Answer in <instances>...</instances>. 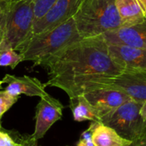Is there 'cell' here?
<instances>
[{
  "instance_id": "d4e9b609",
  "label": "cell",
  "mask_w": 146,
  "mask_h": 146,
  "mask_svg": "<svg viewBox=\"0 0 146 146\" xmlns=\"http://www.w3.org/2000/svg\"><path fill=\"white\" fill-rule=\"evenodd\" d=\"M139 3H140V4L142 6L143 9H144L145 13L146 14V0H139Z\"/></svg>"
},
{
  "instance_id": "2e32d148",
  "label": "cell",
  "mask_w": 146,
  "mask_h": 146,
  "mask_svg": "<svg viewBox=\"0 0 146 146\" xmlns=\"http://www.w3.org/2000/svg\"><path fill=\"white\" fill-rule=\"evenodd\" d=\"M24 62L22 56L12 49L0 51V67H9L15 69L21 62Z\"/></svg>"
},
{
  "instance_id": "8992f818",
  "label": "cell",
  "mask_w": 146,
  "mask_h": 146,
  "mask_svg": "<svg viewBox=\"0 0 146 146\" xmlns=\"http://www.w3.org/2000/svg\"><path fill=\"white\" fill-rule=\"evenodd\" d=\"M84 96L95 108L100 121L103 117L113 113L123 104L132 100L131 97L122 90L109 86L87 92Z\"/></svg>"
},
{
  "instance_id": "7c38bea8",
  "label": "cell",
  "mask_w": 146,
  "mask_h": 146,
  "mask_svg": "<svg viewBox=\"0 0 146 146\" xmlns=\"http://www.w3.org/2000/svg\"><path fill=\"white\" fill-rule=\"evenodd\" d=\"M3 80L7 84L5 91L14 97H19L23 94L28 97L41 98L47 94L45 92V83H42L34 77L5 74Z\"/></svg>"
},
{
  "instance_id": "5bb4252c",
  "label": "cell",
  "mask_w": 146,
  "mask_h": 146,
  "mask_svg": "<svg viewBox=\"0 0 146 146\" xmlns=\"http://www.w3.org/2000/svg\"><path fill=\"white\" fill-rule=\"evenodd\" d=\"M92 131V142L94 146H127L129 141L120 136L113 128L102 122H94Z\"/></svg>"
},
{
  "instance_id": "3957f363",
  "label": "cell",
  "mask_w": 146,
  "mask_h": 146,
  "mask_svg": "<svg viewBox=\"0 0 146 146\" xmlns=\"http://www.w3.org/2000/svg\"><path fill=\"white\" fill-rule=\"evenodd\" d=\"M74 19L82 38L103 35L122 26L115 0H81Z\"/></svg>"
},
{
  "instance_id": "ba28073f",
  "label": "cell",
  "mask_w": 146,
  "mask_h": 146,
  "mask_svg": "<svg viewBox=\"0 0 146 146\" xmlns=\"http://www.w3.org/2000/svg\"><path fill=\"white\" fill-rule=\"evenodd\" d=\"M81 0H56L39 20L34 22L33 34L51 30L74 17Z\"/></svg>"
},
{
  "instance_id": "44dd1931",
  "label": "cell",
  "mask_w": 146,
  "mask_h": 146,
  "mask_svg": "<svg viewBox=\"0 0 146 146\" xmlns=\"http://www.w3.org/2000/svg\"><path fill=\"white\" fill-rule=\"evenodd\" d=\"M9 1L0 0V42L3 38V28H4V22H5V16H6V9Z\"/></svg>"
},
{
  "instance_id": "ac0fdd59",
  "label": "cell",
  "mask_w": 146,
  "mask_h": 146,
  "mask_svg": "<svg viewBox=\"0 0 146 146\" xmlns=\"http://www.w3.org/2000/svg\"><path fill=\"white\" fill-rule=\"evenodd\" d=\"M18 99L19 97H14L5 90L0 91V121L4 113H6L17 102Z\"/></svg>"
},
{
  "instance_id": "4fadbf2b",
  "label": "cell",
  "mask_w": 146,
  "mask_h": 146,
  "mask_svg": "<svg viewBox=\"0 0 146 146\" xmlns=\"http://www.w3.org/2000/svg\"><path fill=\"white\" fill-rule=\"evenodd\" d=\"M115 7L122 26L140 23L146 20V14L139 0H115Z\"/></svg>"
},
{
  "instance_id": "7a4b0ae2",
  "label": "cell",
  "mask_w": 146,
  "mask_h": 146,
  "mask_svg": "<svg viewBox=\"0 0 146 146\" xmlns=\"http://www.w3.org/2000/svg\"><path fill=\"white\" fill-rule=\"evenodd\" d=\"M82 39L74 17L55 28L33 34L19 50L23 61L41 66L47 59Z\"/></svg>"
},
{
  "instance_id": "cb8c5ba5",
  "label": "cell",
  "mask_w": 146,
  "mask_h": 146,
  "mask_svg": "<svg viewBox=\"0 0 146 146\" xmlns=\"http://www.w3.org/2000/svg\"><path fill=\"white\" fill-rule=\"evenodd\" d=\"M140 114H141L142 117L146 120V102L143 103V104H142V107L140 109Z\"/></svg>"
},
{
  "instance_id": "6da1fadb",
  "label": "cell",
  "mask_w": 146,
  "mask_h": 146,
  "mask_svg": "<svg viewBox=\"0 0 146 146\" xmlns=\"http://www.w3.org/2000/svg\"><path fill=\"white\" fill-rule=\"evenodd\" d=\"M46 86L57 87L69 98L105 86L123 70L111 58L103 35L85 38L47 59Z\"/></svg>"
},
{
  "instance_id": "603a6c76",
  "label": "cell",
  "mask_w": 146,
  "mask_h": 146,
  "mask_svg": "<svg viewBox=\"0 0 146 146\" xmlns=\"http://www.w3.org/2000/svg\"><path fill=\"white\" fill-rule=\"evenodd\" d=\"M127 146H146V132L139 138L133 139Z\"/></svg>"
},
{
  "instance_id": "d6986e66",
  "label": "cell",
  "mask_w": 146,
  "mask_h": 146,
  "mask_svg": "<svg viewBox=\"0 0 146 146\" xmlns=\"http://www.w3.org/2000/svg\"><path fill=\"white\" fill-rule=\"evenodd\" d=\"M92 131H93V123L92 122L86 131H84L79 139L76 146H94L92 142Z\"/></svg>"
},
{
  "instance_id": "83f0119b",
  "label": "cell",
  "mask_w": 146,
  "mask_h": 146,
  "mask_svg": "<svg viewBox=\"0 0 146 146\" xmlns=\"http://www.w3.org/2000/svg\"><path fill=\"white\" fill-rule=\"evenodd\" d=\"M0 128H1V125H0Z\"/></svg>"
},
{
  "instance_id": "8fae6325",
  "label": "cell",
  "mask_w": 146,
  "mask_h": 146,
  "mask_svg": "<svg viewBox=\"0 0 146 146\" xmlns=\"http://www.w3.org/2000/svg\"><path fill=\"white\" fill-rule=\"evenodd\" d=\"M107 86L122 90L137 102H146V73L123 71L109 80L105 86Z\"/></svg>"
},
{
  "instance_id": "5b68a950",
  "label": "cell",
  "mask_w": 146,
  "mask_h": 146,
  "mask_svg": "<svg viewBox=\"0 0 146 146\" xmlns=\"http://www.w3.org/2000/svg\"><path fill=\"white\" fill-rule=\"evenodd\" d=\"M142 104L132 99L103 117L100 122L113 128L122 138L133 141L146 132V120L140 114Z\"/></svg>"
},
{
  "instance_id": "52a82bcc",
  "label": "cell",
  "mask_w": 146,
  "mask_h": 146,
  "mask_svg": "<svg viewBox=\"0 0 146 146\" xmlns=\"http://www.w3.org/2000/svg\"><path fill=\"white\" fill-rule=\"evenodd\" d=\"M63 104L50 94L40 98L35 113V128L32 137L37 141L42 139L54 123L62 117Z\"/></svg>"
},
{
  "instance_id": "4316f807",
  "label": "cell",
  "mask_w": 146,
  "mask_h": 146,
  "mask_svg": "<svg viewBox=\"0 0 146 146\" xmlns=\"http://www.w3.org/2000/svg\"><path fill=\"white\" fill-rule=\"evenodd\" d=\"M5 1H15V0H5Z\"/></svg>"
},
{
  "instance_id": "e0dca14e",
  "label": "cell",
  "mask_w": 146,
  "mask_h": 146,
  "mask_svg": "<svg viewBox=\"0 0 146 146\" xmlns=\"http://www.w3.org/2000/svg\"><path fill=\"white\" fill-rule=\"evenodd\" d=\"M56 0H32L34 9L35 21L39 20L51 8ZM34 21V22H35Z\"/></svg>"
},
{
  "instance_id": "9c48e42d",
  "label": "cell",
  "mask_w": 146,
  "mask_h": 146,
  "mask_svg": "<svg viewBox=\"0 0 146 146\" xmlns=\"http://www.w3.org/2000/svg\"><path fill=\"white\" fill-rule=\"evenodd\" d=\"M107 44L127 45L146 50V20L137 24L121 26L103 34Z\"/></svg>"
},
{
  "instance_id": "7402d4cb",
  "label": "cell",
  "mask_w": 146,
  "mask_h": 146,
  "mask_svg": "<svg viewBox=\"0 0 146 146\" xmlns=\"http://www.w3.org/2000/svg\"><path fill=\"white\" fill-rule=\"evenodd\" d=\"M21 146H38V141L36 139H34L32 137V135L22 138L21 140Z\"/></svg>"
},
{
  "instance_id": "30bf717a",
  "label": "cell",
  "mask_w": 146,
  "mask_h": 146,
  "mask_svg": "<svg viewBox=\"0 0 146 146\" xmlns=\"http://www.w3.org/2000/svg\"><path fill=\"white\" fill-rule=\"evenodd\" d=\"M112 60L123 71L146 73V50L127 45L108 44Z\"/></svg>"
},
{
  "instance_id": "484cf974",
  "label": "cell",
  "mask_w": 146,
  "mask_h": 146,
  "mask_svg": "<svg viewBox=\"0 0 146 146\" xmlns=\"http://www.w3.org/2000/svg\"><path fill=\"white\" fill-rule=\"evenodd\" d=\"M3 84H4L3 80H0V90L2 89V86H3Z\"/></svg>"
},
{
  "instance_id": "9a60e30c",
  "label": "cell",
  "mask_w": 146,
  "mask_h": 146,
  "mask_svg": "<svg viewBox=\"0 0 146 146\" xmlns=\"http://www.w3.org/2000/svg\"><path fill=\"white\" fill-rule=\"evenodd\" d=\"M69 107L71 109L74 120L78 122L90 121L100 122L99 116L95 108L86 98L84 95H80L69 98Z\"/></svg>"
},
{
  "instance_id": "277c9868",
  "label": "cell",
  "mask_w": 146,
  "mask_h": 146,
  "mask_svg": "<svg viewBox=\"0 0 146 146\" xmlns=\"http://www.w3.org/2000/svg\"><path fill=\"white\" fill-rule=\"evenodd\" d=\"M34 21L32 0L9 1L0 51L8 49L19 51L33 35Z\"/></svg>"
},
{
  "instance_id": "ffe728a7",
  "label": "cell",
  "mask_w": 146,
  "mask_h": 146,
  "mask_svg": "<svg viewBox=\"0 0 146 146\" xmlns=\"http://www.w3.org/2000/svg\"><path fill=\"white\" fill-rule=\"evenodd\" d=\"M0 146H21V143L16 142L8 133L0 130Z\"/></svg>"
}]
</instances>
